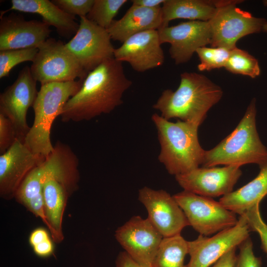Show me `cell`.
<instances>
[{
  "label": "cell",
  "mask_w": 267,
  "mask_h": 267,
  "mask_svg": "<svg viewBox=\"0 0 267 267\" xmlns=\"http://www.w3.org/2000/svg\"><path fill=\"white\" fill-rule=\"evenodd\" d=\"M251 230L258 233L261 247L267 255V224L264 221L260 210V204L249 209L243 214Z\"/></svg>",
  "instance_id": "cell-29"
},
{
  "label": "cell",
  "mask_w": 267,
  "mask_h": 267,
  "mask_svg": "<svg viewBox=\"0 0 267 267\" xmlns=\"http://www.w3.org/2000/svg\"><path fill=\"white\" fill-rule=\"evenodd\" d=\"M251 231L245 216L242 215L236 225L231 228L212 237L200 235L197 239L188 241L190 258L186 267H210L249 237Z\"/></svg>",
  "instance_id": "cell-10"
},
{
  "label": "cell",
  "mask_w": 267,
  "mask_h": 267,
  "mask_svg": "<svg viewBox=\"0 0 267 267\" xmlns=\"http://www.w3.org/2000/svg\"><path fill=\"white\" fill-rule=\"evenodd\" d=\"M84 80L41 85L32 106L33 124L24 142L36 155L45 159L53 151L50 139L52 124L60 116L67 101L81 89Z\"/></svg>",
  "instance_id": "cell-5"
},
{
  "label": "cell",
  "mask_w": 267,
  "mask_h": 267,
  "mask_svg": "<svg viewBox=\"0 0 267 267\" xmlns=\"http://www.w3.org/2000/svg\"><path fill=\"white\" fill-rule=\"evenodd\" d=\"M263 31L264 32H265L267 33V23L265 24V25H264V27H263Z\"/></svg>",
  "instance_id": "cell-38"
},
{
  "label": "cell",
  "mask_w": 267,
  "mask_h": 267,
  "mask_svg": "<svg viewBox=\"0 0 267 267\" xmlns=\"http://www.w3.org/2000/svg\"><path fill=\"white\" fill-rule=\"evenodd\" d=\"M165 0H133L132 5L147 8H158L162 6Z\"/></svg>",
  "instance_id": "cell-37"
},
{
  "label": "cell",
  "mask_w": 267,
  "mask_h": 267,
  "mask_svg": "<svg viewBox=\"0 0 267 267\" xmlns=\"http://www.w3.org/2000/svg\"><path fill=\"white\" fill-rule=\"evenodd\" d=\"M158 30H152L136 34L115 48L114 57L118 61L130 64L138 72L160 67L165 56Z\"/></svg>",
  "instance_id": "cell-16"
},
{
  "label": "cell",
  "mask_w": 267,
  "mask_h": 267,
  "mask_svg": "<svg viewBox=\"0 0 267 267\" xmlns=\"http://www.w3.org/2000/svg\"><path fill=\"white\" fill-rule=\"evenodd\" d=\"M173 197L183 211L189 225L208 236L234 226L236 214L212 198L183 190Z\"/></svg>",
  "instance_id": "cell-8"
},
{
  "label": "cell",
  "mask_w": 267,
  "mask_h": 267,
  "mask_svg": "<svg viewBox=\"0 0 267 267\" xmlns=\"http://www.w3.org/2000/svg\"><path fill=\"white\" fill-rule=\"evenodd\" d=\"M116 267H144L135 261L126 252L119 254L116 260Z\"/></svg>",
  "instance_id": "cell-36"
},
{
  "label": "cell",
  "mask_w": 267,
  "mask_h": 267,
  "mask_svg": "<svg viewBox=\"0 0 267 267\" xmlns=\"http://www.w3.org/2000/svg\"><path fill=\"white\" fill-rule=\"evenodd\" d=\"M239 251L237 255L235 267H261V258L255 256L253 245L249 237L239 246Z\"/></svg>",
  "instance_id": "cell-30"
},
{
  "label": "cell",
  "mask_w": 267,
  "mask_h": 267,
  "mask_svg": "<svg viewBox=\"0 0 267 267\" xmlns=\"http://www.w3.org/2000/svg\"><path fill=\"white\" fill-rule=\"evenodd\" d=\"M17 138L14 127L10 120L0 113V153L6 152Z\"/></svg>",
  "instance_id": "cell-32"
},
{
  "label": "cell",
  "mask_w": 267,
  "mask_h": 267,
  "mask_svg": "<svg viewBox=\"0 0 267 267\" xmlns=\"http://www.w3.org/2000/svg\"><path fill=\"white\" fill-rule=\"evenodd\" d=\"M158 31L161 44H170L169 53L177 65L189 61L197 49L211 41L208 21H189Z\"/></svg>",
  "instance_id": "cell-15"
},
{
  "label": "cell",
  "mask_w": 267,
  "mask_h": 267,
  "mask_svg": "<svg viewBox=\"0 0 267 267\" xmlns=\"http://www.w3.org/2000/svg\"><path fill=\"white\" fill-rule=\"evenodd\" d=\"M223 1L224 0H165L161 7V28L169 26L171 20L176 19L209 21L214 16L218 8Z\"/></svg>",
  "instance_id": "cell-22"
},
{
  "label": "cell",
  "mask_w": 267,
  "mask_h": 267,
  "mask_svg": "<svg viewBox=\"0 0 267 267\" xmlns=\"http://www.w3.org/2000/svg\"><path fill=\"white\" fill-rule=\"evenodd\" d=\"M258 176L235 191L222 196L219 202L227 209L240 216L267 195V163L260 166Z\"/></svg>",
  "instance_id": "cell-23"
},
{
  "label": "cell",
  "mask_w": 267,
  "mask_h": 267,
  "mask_svg": "<svg viewBox=\"0 0 267 267\" xmlns=\"http://www.w3.org/2000/svg\"><path fill=\"white\" fill-rule=\"evenodd\" d=\"M127 0H94L87 17L100 27L107 29L114 20L120 8Z\"/></svg>",
  "instance_id": "cell-26"
},
{
  "label": "cell",
  "mask_w": 267,
  "mask_h": 267,
  "mask_svg": "<svg viewBox=\"0 0 267 267\" xmlns=\"http://www.w3.org/2000/svg\"><path fill=\"white\" fill-rule=\"evenodd\" d=\"M45 159L34 154L16 139L13 145L0 156V195L6 200L14 198L27 175Z\"/></svg>",
  "instance_id": "cell-17"
},
{
  "label": "cell",
  "mask_w": 267,
  "mask_h": 267,
  "mask_svg": "<svg viewBox=\"0 0 267 267\" xmlns=\"http://www.w3.org/2000/svg\"><path fill=\"white\" fill-rule=\"evenodd\" d=\"M49 27L43 21L26 20L18 14L1 16L0 51L38 48L49 38Z\"/></svg>",
  "instance_id": "cell-18"
},
{
  "label": "cell",
  "mask_w": 267,
  "mask_h": 267,
  "mask_svg": "<svg viewBox=\"0 0 267 267\" xmlns=\"http://www.w3.org/2000/svg\"><path fill=\"white\" fill-rule=\"evenodd\" d=\"M49 238L48 233L45 229L38 228L31 233L29 239V243L33 247Z\"/></svg>",
  "instance_id": "cell-35"
},
{
  "label": "cell",
  "mask_w": 267,
  "mask_h": 267,
  "mask_svg": "<svg viewBox=\"0 0 267 267\" xmlns=\"http://www.w3.org/2000/svg\"><path fill=\"white\" fill-rule=\"evenodd\" d=\"M222 94L221 87L206 76L183 72L178 89L164 90L152 107L167 120L178 119L200 126Z\"/></svg>",
  "instance_id": "cell-2"
},
{
  "label": "cell",
  "mask_w": 267,
  "mask_h": 267,
  "mask_svg": "<svg viewBox=\"0 0 267 267\" xmlns=\"http://www.w3.org/2000/svg\"><path fill=\"white\" fill-rule=\"evenodd\" d=\"M241 175L240 167L238 166L203 167L176 176L175 178L184 190L212 198L233 191Z\"/></svg>",
  "instance_id": "cell-14"
},
{
  "label": "cell",
  "mask_w": 267,
  "mask_h": 267,
  "mask_svg": "<svg viewBox=\"0 0 267 267\" xmlns=\"http://www.w3.org/2000/svg\"><path fill=\"white\" fill-rule=\"evenodd\" d=\"M236 249L232 248L226 253L212 267H235L237 258Z\"/></svg>",
  "instance_id": "cell-34"
},
{
  "label": "cell",
  "mask_w": 267,
  "mask_h": 267,
  "mask_svg": "<svg viewBox=\"0 0 267 267\" xmlns=\"http://www.w3.org/2000/svg\"><path fill=\"white\" fill-rule=\"evenodd\" d=\"M115 238L134 261L144 267L152 264L163 236L149 220L132 217L116 231Z\"/></svg>",
  "instance_id": "cell-12"
},
{
  "label": "cell",
  "mask_w": 267,
  "mask_h": 267,
  "mask_svg": "<svg viewBox=\"0 0 267 267\" xmlns=\"http://www.w3.org/2000/svg\"><path fill=\"white\" fill-rule=\"evenodd\" d=\"M40 167L43 183L46 225L53 240L59 243L64 238L63 217L68 199L71 195L65 186L53 177L50 166L46 161H44Z\"/></svg>",
  "instance_id": "cell-19"
},
{
  "label": "cell",
  "mask_w": 267,
  "mask_h": 267,
  "mask_svg": "<svg viewBox=\"0 0 267 267\" xmlns=\"http://www.w3.org/2000/svg\"><path fill=\"white\" fill-rule=\"evenodd\" d=\"M132 84L122 62L114 57L104 61L88 74L81 89L66 103L61 121H89L110 113L122 104L123 94Z\"/></svg>",
  "instance_id": "cell-1"
},
{
  "label": "cell",
  "mask_w": 267,
  "mask_h": 267,
  "mask_svg": "<svg viewBox=\"0 0 267 267\" xmlns=\"http://www.w3.org/2000/svg\"><path fill=\"white\" fill-rule=\"evenodd\" d=\"M11 3V6L7 11L14 10L39 14L43 22L49 26L54 27L58 34L64 38L74 36L79 27V24L75 21V16L64 12L52 1L12 0Z\"/></svg>",
  "instance_id": "cell-21"
},
{
  "label": "cell",
  "mask_w": 267,
  "mask_h": 267,
  "mask_svg": "<svg viewBox=\"0 0 267 267\" xmlns=\"http://www.w3.org/2000/svg\"><path fill=\"white\" fill-rule=\"evenodd\" d=\"M30 70L33 78L43 85L84 80L88 73L60 41L49 38L39 47Z\"/></svg>",
  "instance_id": "cell-6"
},
{
  "label": "cell",
  "mask_w": 267,
  "mask_h": 267,
  "mask_svg": "<svg viewBox=\"0 0 267 267\" xmlns=\"http://www.w3.org/2000/svg\"><path fill=\"white\" fill-rule=\"evenodd\" d=\"M160 146L159 161L175 176L199 167L205 151L199 142L198 125L178 120L172 122L158 114L152 116Z\"/></svg>",
  "instance_id": "cell-3"
},
{
  "label": "cell",
  "mask_w": 267,
  "mask_h": 267,
  "mask_svg": "<svg viewBox=\"0 0 267 267\" xmlns=\"http://www.w3.org/2000/svg\"><path fill=\"white\" fill-rule=\"evenodd\" d=\"M263 3L265 6H267V0H264Z\"/></svg>",
  "instance_id": "cell-39"
},
{
  "label": "cell",
  "mask_w": 267,
  "mask_h": 267,
  "mask_svg": "<svg viewBox=\"0 0 267 267\" xmlns=\"http://www.w3.org/2000/svg\"><path fill=\"white\" fill-rule=\"evenodd\" d=\"M106 29L87 17H80L76 34L65 44L82 67L88 73L114 57L115 48Z\"/></svg>",
  "instance_id": "cell-9"
},
{
  "label": "cell",
  "mask_w": 267,
  "mask_h": 267,
  "mask_svg": "<svg viewBox=\"0 0 267 267\" xmlns=\"http://www.w3.org/2000/svg\"><path fill=\"white\" fill-rule=\"evenodd\" d=\"M243 1L224 0L210 20L212 47H222L230 50L236 47V43L242 37L263 31L267 21L253 16L236 5Z\"/></svg>",
  "instance_id": "cell-7"
},
{
  "label": "cell",
  "mask_w": 267,
  "mask_h": 267,
  "mask_svg": "<svg viewBox=\"0 0 267 267\" xmlns=\"http://www.w3.org/2000/svg\"><path fill=\"white\" fill-rule=\"evenodd\" d=\"M34 253L39 257L46 258L53 254L54 246L50 238L32 247Z\"/></svg>",
  "instance_id": "cell-33"
},
{
  "label": "cell",
  "mask_w": 267,
  "mask_h": 267,
  "mask_svg": "<svg viewBox=\"0 0 267 267\" xmlns=\"http://www.w3.org/2000/svg\"><path fill=\"white\" fill-rule=\"evenodd\" d=\"M138 200L146 209L147 219L163 237L180 234L189 225L173 196L165 190L144 186L138 191Z\"/></svg>",
  "instance_id": "cell-13"
},
{
  "label": "cell",
  "mask_w": 267,
  "mask_h": 267,
  "mask_svg": "<svg viewBox=\"0 0 267 267\" xmlns=\"http://www.w3.org/2000/svg\"><path fill=\"white\" fill-rule=\"evenodd\" d=\"M56 5L67 13L80 17H86L93 4L94 0H53Z\"/></svg>",
  "instance_id": "cell-31"
},
{
  "label": "cell",
  "mask_w": 267,
  "mask_h": 267,
  "mask_svg": "<svg viewBox=\"0 0 267 267\" xmlns=\"http://www.w3.org/2000/svg\"><path fill=\"white\" fill-rule=\"evenodd\" d=\"M188 254V241L181 234L163 237L152 267H186L184 259Z\"/></svg>",
  "instance_id": "cell-24"
},
{
  "label": "cell",
  "mask_w": 267,
  "mask_h": 267,
  "mask_svg": "<svg viewBox=\"0 0 267 267\" xmlns=\"http://www.w3.org/2000/svg\"><path fill=\"white\" fill-rule=\"evenodd\" d=\"M256 99L250 102L235 129L213 148L206 150L202 166H259L267 163V148L261 141L256 127Z\"/></svg>",
  "instance_id": "cell-4"
},
{
  "label": "cell",
  "mask_w": 267,
  "mask_h": 267,
  "mask_svg": "<svg viewBox=\"0 0 267 267\" xmlns=\"http://www.w3.org/2000/svg\"><path fill=\"white\" fill-rule=\"evenodd\" d=\"M30 67H24L16 80L0 94V113L13 124L17 138L24 142L30 130L27 121L28 109L33 106L38 91Z\"/></svg>",
  "instance_id": "cell-11"
},
{
  "label": "cell",
  "mask_w": 267,
  "mask_h": 267,
  "mask_svg": "<svg viewBox=\"0 0 267 267\" xmlns=\"http://www.w3.org/2000/svg\"><path fill=\"white\" fill-rule=\"evenodd\" d=\"M161 7L152 8L132 5L122 18L114 20L106 29L111 40L122 44L139 33L158 30L162 26Z\"/></svg>",
  "instance_id": "cell-20"
},
{
  "label": "cell",
  "mask_w": 267,
  "mask_h": 267,
  "mask_svg": "<svg viewBox=\"0 0 267 267\" xmlns=\"http://www.w3.org/2000/svg\"><path fill=\"white\" fill-rule=\"evenodd\" d=\"M39 49L36 47L0 51V78L8 76L12 69L19 63L34 60Z\"/></svg>",
  "instance_id": "cell-28"
},
{
  "label": "cell",
  "mask_w": 267,
  "mask_h": 267,
  "mask_svg": "<svg viewBox=\"0 0 267 267\" xmlns=\"http://www.w3.org/2000/svg\"><path fill=\"white\" fill-rule=\"evenodd\" d=\"M231 50L222 47H201L197 49L200 63L197 68L200 71H211L224 67Z\"/></svg>",
  "instance_id": "cell-27"
},
{
  "label": "cell",
  "mask_w": 267,
  "mask_h": 267,
  "mask_svg": "<svg viewBox=\"0 0 267 267\" xmlns=\"http://www.w3.org/2000/svg\"><path fill=\"white\" fill-rule=\"evenodd\" d=\"M224 68L232 73L252 78L258 77L261 73L258 60L246 50L237 47L231 50Z\"/></svg>",
  "instance_id": "cell-25"
}]
</instances>
